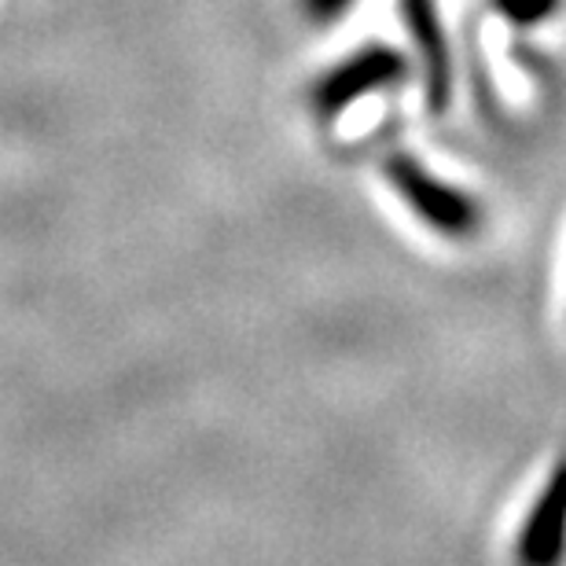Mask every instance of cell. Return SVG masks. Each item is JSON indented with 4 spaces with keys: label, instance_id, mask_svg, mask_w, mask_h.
<instances>
[{
    "label": "cell",
    "instance_id": "6da1fadb",
    "mask_svg": "<svg viewBox=\"0 0 566 566\" xmlns=\"http://www.w3.org/2000/svg\"><path fill=\"white\" fill-rule=\"evenodd\" d=\"M382 174L394 185V191L405 199L416 218H420L430 232L446 235V240H471L482 229V207L468 191L449 185V180L434 177L423 163H416L412 155H390L382 163Z\"/></svg>",
    "mask_w": 566,
    "mask_h": 566
},
{
    "label": "cell",
    "instance_id": "7a4b0ae2",
    "mask_svg": "<svg viewBox=\"0 0 566 566\" xmlns=\"http://www.w3.org/2000/svg\"><path fill=\"white\" fill-rule=\"evenodd\" d=\"M409 77V63L398 49L387 44H365V49L349 52L343 63H335L332 71L316 77L310 104L324 122H335L349 104L365 99L379 88H390Z\"/></svg>",
    "mask_w": 566,
    "mask_h": 566
},
{
    "label": "cell",
    "instance_id": "3957f363",
    "mask_svg": "<svg viewBox=\"0 0 566 566\" xmlns=\"http://www.w3.org/2000/svg\"><path fill=\"white\" fill-rule=\"evenodd\" d=\"M518 566H563L566 563V460L552 468L541 485L537 501L530 504L523 530L515 537Z\"/></svg>",
    "mask_w": 566,
    "mask_h": 566
},
{
    "label": "cell",
    "instance_id": "277c9868",
    "mask_svg": "<svg viewBox=\"0 0 566 566\" xmlns=\"http://www.w3.org/2000/svg\"><path fill=\"white\" fill-rule=\"evenodd\" d=\"M401 19L412 33L416 49L423 55L427 104L430 111H446L452 99V60H449V41L441 33L434 0H401Z\"/></svg>",
    "mask_w": 566,
    "mask_h": 566
},
{
    "label": "cell",
    "instance_id": "5b68a950",
    "mask_svg": "<svg viewBox=\"0 0 566 566\" xmlns=\"http://www.w3.org/2000/svg\"><path fill=\"white\" fill-rule=\"evenodd\" d=\"M563 0H490V8L501 19L515 22V27H537V22L552 19Z\"/></svg>",
    "mask_w": 566,
    "mask_h": 566
},
{
    "label": "cell",
    "instance_id": "8992f818",
    "mask_svg": "<svg viewBox=\"0 0 566 566\" xmlns=\"http://www.w3.org/2000/svg\"><path fill=\"white\" fill-rule=\"evenodd\" d=\"M357 0H298L302 15L310 22H335L338 15H346Z\"/></svg>",
    "mask_w": 566,
    "mask_h": 566
}]
</instances>
